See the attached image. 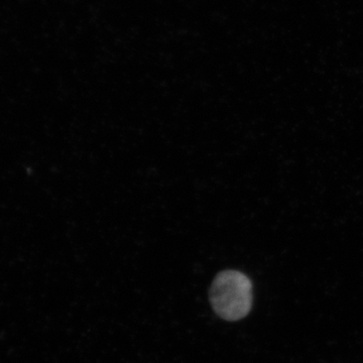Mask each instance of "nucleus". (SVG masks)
Segmentation results:
<instances>
[{"instance_id": "nucleus-1", "label": "nucleus", "mask_w": 363, "mask_h": 363, "mask_svg": "<svg viewBox=\"0 0 363 363\" xmlns=\"http://www.w3.org/2000/svg\"><path fill=\"white\" fill-rule=\"evenodd\" d=\"M210 302L222 319L231 322L243 319L252 310V281L233 269L219 272L210 289Z\"/></svg>"}]
</instances>
